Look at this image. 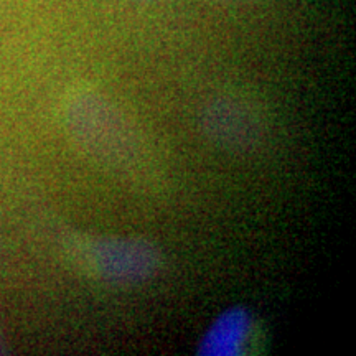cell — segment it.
<instances>
[{
  "label": "cell",
  "mask_w": 356,
  "mask_h": 356,
  "mask_svg": "<svg viewBox=\"0 0 356 356\" xmlns=\"http://www.w3.org/2000/svg\"><path fill=\"white\" fill-rule=\"evenodd\" d=\"M65 122L79 149L101 165L132 173L144 163L139 131L108 96L92 89L76 91L65 104Z\"/></svg>",
  "instance_id": "6da1fadb"
},
{
  "label": "cell",
  "mask_w": 356,
  "mask_h": 356,
  "mask_svg": "<svg viewBox=\"0 0 356 356\" xmlns=\"http://www.w3.org/2000/svg\"><path fill=\"white\" fill-rule=\"evenodd\" d=\"M252 320L244 309H229L220 315L198 346L200 355H239L251 335Z\"/></svg>",
  "instance_id": "277c9868"
},
{
  "label": "cell",
  "mask_w": 356,
  "mask_h": 356,
  "mask_svg": "<svg viewBox=\"0 0 356 356\" xmlns=\"http://www.w3.org/2000/svg\"><path fill=\"white\" fill-rule=\"evenodd\" d=\"M137 2H154V0H137Z\"/></svg>",
  "instance_id": "5b68a950"
},
{
  "label": "cell",
  "mask_w": 356,
  "mask_h": 356,
  "mask_svg": "<svg viewBox=\"0 0 356 356\" xmlns=\"http://www.w3.org/2000/svg\"><path fill=\"white\" fill-rule=\"evenodd\" d=\"M74 256L89 274L113 286L144 284L162 267L157 246L132 236L83 239L74 244Z\"/></svg>",
  "instance_id": "7a4b0ae2"
},
{
  "label": "cell",
  "mask_w": 356,
  "mask_h": 356,
  "mask_svg": "<svg viewBox=\"0 0 356 356\" xmlns=\"http://www.w3.org/2000/svg\"><path fill=\"white\" fill-rule=\"evenodd\" d=\"M200 129L208 142L226 152L257 149L266 137V119L259 104L243 95H220L204 104Z\"/></svg>",
  "instance_id": "3957f363"
}]
</instances>
